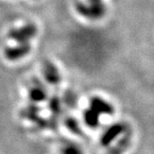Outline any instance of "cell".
I'll list each match as a JSON object with an SVG mask.
<instances>
[{"label": "cell", "mask_w": 154, "mask_h": 154, "mask_svg": "<svg viewBox=\"0 0 154 154\" xmlns=\"http://www.w3.org/2000/svg\"><path fill=\"white\" fill-rule=\"evenodd\" d=\"M75 10L85 18L98 20L105 16L106 6L104 0H86L85 2H77Z\"/></svg>", "instance_id": "cell-1"}, {"label": "cell", "mask_w": 154, "mask_h": 154, "mask_svg": "<svg viewBox=\"0 0 154 154\" xmlns=\"http://www.w3.org/2000/svg\"><path fill=\"white\" fill-rule=\"evenodd\" d=\"M38 29L33 23H28L21 28H12L8 33L9 38L16 41L17 45H28L30 40L35 37Z\"/></svg>", "instance_id": "cell-2"}, {"label": "cell", "mask_w": 154, "mask_h": 154, "mask_svg": "<svg viewBox=\"0 0 154 154\" xmlns=\"http://www.w3.org/2000/svg\"><path fill=\"white\" fill-rule=\"evenodd\" d=\"M126 130H128L126 125L125 124H122V123H120V122L115 123V124L111 125L103 134V135L101 137V140H100L101 145L104 146H109L115 140L116 138L120 136Z\"/></svg>", "instance_id": "cell-3"}, {"label": "cell", "mask_w": 154, "mask_h": 154, "mask_svg": "<svg viewBox=\"0 0 154 154\" xmlns=\"http://www.w3.org/2000/svg\"><path fill=\"white\" fill-rule=\"evenodd\" d=\"M31 51V45H16L6 47L4 51L5 57L8 60L17 61L26 57Z\"/></svg>", "instance_id": "cell-4"}, {"label": "cell", "mask_w": 154, "mask_h": 154, "mask_svg": "<svg viewBox=\"0 0 154 154\" xmlns=\"http://www.w3.org/2000/svg\"><path fill=\"white\" fill-rule=\"evenodd\" d=\"M89 109L99 116L101 115H111L114 113V108L109 102L99 97H94L89 103Z\"/></svg>", "instance_id": "cell-5"}, {"label": "cell", "mask_w": 154, "mask_h": 154, "mask_svg": "<svg viewBox=\"0 0 154 154\" xmlns=\"http://www.w3.org/2000/svg\"><path fill=\"white\" fill-rule=\"evenodd\" d=\"M43 74L46 82L51 85H57L61 82L60 73L56 65L51 61H45L43 64Z\"/></svg>", "instance_id": "cell-6"}, {"label": "cell", "mask_w": 154, "mask_h": 154, "mask_svg": "<svg viewBox=\"0 0 154 154\" xmlns=\"http://www.w3.org/2000/svg\"><path fill=\"white\" fill-rule=\"evenodd\" d=\"M29 98L35 103L44 101L45 99H46V90L44 86L40 84L38 81L33 82V86L30 88Z\"/></svg>", "instance_id": "cell-7"}, {"label": "cell", "mask_w": 154, "mask_h": 154, "mask_svg": "<svg viewBox=\"0 0 154 154\" xmlns=\"http://www.w3.org/2000/svg\"><path fill=\"white\" fill-rule=\"evenodd\" d=\"M100 116L97 115L91 109H87L84 112V121L90 128H97L99 125Z\"/></svg>", "instance_id": "cell-8"}, {"label": "cell", "mask_w": 154, "mask_h": 154, "mask_svg": "<svg viewBox=\"0 0 154 154\" xmlns=\"http://www.w3.org/2000/svg\"><path fill=\"white\" fill-rule=\"evenodd\" d=\"M63 154H82V151L76 145L69 144L64 147L63 151Z\"/></svg>", "instance_id": "cell-9"}, {"label": "cell", "mask_w": 154, "mask_h": 154, "mask_svg": "<svg viewBox=\"0 0 154 154\" xmlns=\"http://www.w3.org/2000/svg\"><path fill=\"white\" fill-rule=\"evenodd\" d=\"M49 105L51 110H52L53 112H57L60 109V101H59V99H57V98H56V97L51 99Z\"/></svg>", "instance_id": "cell-10"}]
</instances>
